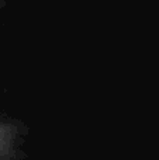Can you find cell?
Here are the masks:
<instances>
[{
	"label": "cell",
	"mask_w": 159,
	"mask_h": 160,
	"mask_svg": "<svg viewBox=\"0 0 159 160\" xmlns=\"http://www.w3.org/2000/svg\"><path fill=\"white\" fill-rule=\"evenodd\" d=\"M21 131L16 127L0 125V160H24Z\"/></svg>",
	"instance_id": "cell-1"
}]
</instances>
